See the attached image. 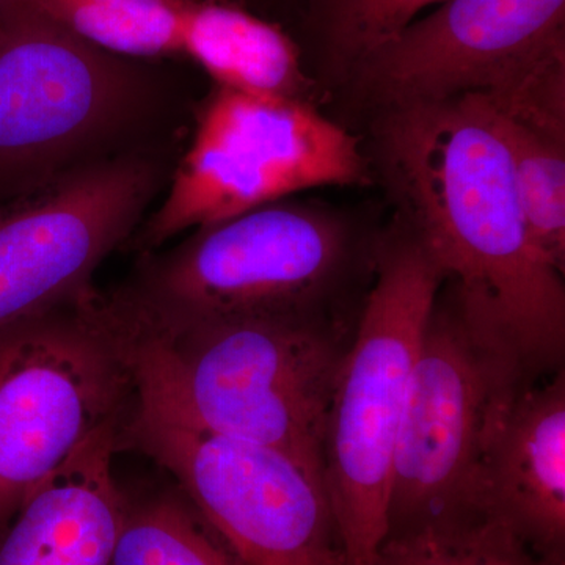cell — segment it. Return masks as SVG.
I'll list each match as a JSON object with an SVG mask.
<instances>
[{
  "label": "cell",
  "instance_id": "obj_1",
  "mask_svg": "<svg viewBox=\"0 0 565 565\" xmlns=\"http://www.w3.org/2000/svg\"><path fill=\"white\" fill-rule=\"evenodd\" d=\"M377 152L405 225L509 384L563 370L565 289L527 230L497 111L478 95L385 109Z\"/></svg>",
  "mask_w": 565,
  "mask_h": 565
},
{
  "label": "cell",
  "instance_id": "obj_16",
  "mask_svg": "<svg viewBox=\"0 0 565 565\" xmlns=\"http://www.w3.org/2000/svg\"><path fill=\"white\" fill-rule=\"evenodd\" d=\"M110 565H243L180 489L128 498Z\"/></svg>",
  "mask_w": 565,
  "mask_h": 565
},
{
  "label": "cell",
  "instance_id": "obj_10",
  "mask_svg": "<svg viewBox=\"0 0 565 565\" xmlns=\"http://www.w3.org/2000/svg\"><path fill=\"white\" fill-rule=\"evenodd\" d=\"M505 384L455 303L437 300L416 353L394 446L386 534L475 508L486 416L493 393Z\"/></svg>",
  "mask_w": 565,
  "mask_h": 565
},
{
  "label": "cell",
  "instance_id": "obj_2",
  "mask_svg": "<svg viewBox=\"0 0 565 565\" xmlns=\"http://www.w3.org/2000/svg\"><path fill=\"white\" fill-rule=\"evenodd\" d=\"M136 392L118 451L150 457L180 486L243 565H341L321 476L294 457L214 433L182 404L139 315L132 319Z\"/></svg>",
  "mask_w": 565,
  "mask_h": 565
},
{
  "label": "cell",
  "instance_id": "obj_8",
  "mask_svg": "<svg viewBox=\"0 0 565 565\" xmlns=\"http://www.w3.org/2000/svg\"><path fill=\"white\" fill-rule=\"evenodd\" d=\"M349 73L385 109L478 95L498 109L565 99V0H446Z\"/></svg>",
  "mask_w": 565,
  "mask_h": 565
},
{
  "label": "cell",
  "instance_id": "obj_4",
  "mask_svg": "<svg viewBox=\"0 0 565 565\" xmlns=\"http://www.w3.org/2000/svg\"><path fill=\"white\" fill-rule=\"evenodd\" d=\"M136 392L132 319L120 291L90 289L0 330V539L44 479Z\"/></svg>",
  "mask_w": 565,
  "mask_h": 565
},
{
  "label": "cell",
  "instance_id": "obj_17",
  "mask_svg": "<svg viewBox=\"0 0 565 565\" xmlns=\"http://www.w3.org/2000/svg\"><path fill=\"white\" fill-rule=\"evenodd\" d=\"M493 110L511 152L516 191L534 245L564 275L565 134L505 117L494 107Z\"/></svg>",
  "mask_w": 565,
  "mask_h": 565
},
{
  "label": "cell",
  "instance_id": "obj_7",
  "mask_svg": "<svg viewBox=\"0 0 565 565\" xmlns=\"http://www.w3.org/2000/svg\"><path fill=\"white\" fill-rule=\"evenodd\" d=\"M359 140L303 99L218 87L159 210L137 236L145 255L185 230L203 228L292 193L360 184Z\"/></svg>",
  "mask_w": 565,
  "mask_h": 565
},
{
  "label": "cell",
  "instance_id": "obj_5",
  "mask_svg": "<svg viewBox=\"0 0 565 565\" xmlns=\"http://www.w3.org/2000/svg\"><path fill=\"white\" fill-rule=\"evenodd\" d=\"M139 310L193 418L322 478L323 429L348 349L333 327L319 315L159 322Z\"/></svg>",
  "mask_w": 565,
  "mask_h": 565
},
{
  "label": "cell",
  "instance_id": "obj_18",
  "mask_svg": "<svg viewBox=\"0 0 565 565\" xmlns=\"http://www.w3.org/2000/svg\"><path fill=\"white\" fill-rule=\"evenodd\" d=\"M446 0H310V14L330 61L351 71L422 11Z\"/></svg>",
  "mask_w": 565,
  "mask_h": 565
},
{
  "label": "cell",
  "instance_id": "obj_14",
  "mask_svg": "<svg viewBox=\"0 0 565 565\" xmlns=\"http://www.w3.org/2000/svg\"><path fill=\"white\" fill-rule=\"evenodd\" d=\"M375 565H553L508 523L465 508L385 535Z\"/></svg>",
  "mask_w": 565,
  "mask_h": 565
},
{
  "label": "cell",
  "instance_id": "obj_9",
  "mask_svg": "<svg viewBox=\"0 0 565 565\" xmlns=\"http://www.w3.org/2000/svg\"><path fill=\"white\" fill-rule=\"evenodd\" d=\"M154 184L152 163L128 156L52 173L0 212V330L90 291Z\"/></svg>",
  "mask_w": 565,
  "mask_h": 565
},
{
  "label": "cell",
  "instance_id": "obj_15",
  "mask_svg": "<svg viewBox=\"0 0 565 565\" xmlns=\"http://www.w3.org/2000/svg\"><path fill=\"white\" fill-rule=\"evenodd\" d=\"M63 29L111 55L166 57L182 52L191 0H22Z\"/></svg>",
  "mask_w": 565,
  "mask_h": 565
},
{
  "label": "cell",
  "instance_id": "obj_11",
  "mask_svg": "<svg viewBox=\"0 0 565 565\" xmlns=\"http://www.w3.org/2000/svg\"><path fill=\"white\" fill-rule=\"evenodd\" d=\"M129 92L115 55L11 0L0 17V174H44L117 120Z\"/></svg>",
  "mask_w": 565,
  "mask_h": 565
},
{
  "label": "cell",
  "instance_id": "obj_3",
  "mask_svg": "<svg viewBox=\"0 0 565 565\" xmlns=\"http://www.w3.org/2000/svg\"><path fill=\"white\" fill-rule=\"evenodd\" d=\"M327 414L322 479L341 565H375L408 382L444 275L405 228L382 247Z\"/></svg>",
  "mask_w": 565,
  "mask_h": 565
},
{
  "label": "cell",
  "instance_id": "obj_13",
  "mask_svg": "<svg viewBox=\"0 0 565 565\" xmlns=\"http://www.w3.org/2000/svg\"><path fill=\"white\" fill-rule=\"evenodd\" d=\"M181 43L218 87L305 102L299 47L280 25L223 0H191Z\"/></svg>",
  "mask_w": 565,
  "mask_h": 565
},
{
  "label": "cell",
  "instance_id": "obj_19",
  "mask_svg": "<svg viewBox=\"0 0 565 565\" xmlns=\"http://www.w3.org/2000/svg\"><path fill=\"white\" fill-rule=\"evenodd\" d=\"M10 2L11 0H0V17H2L3 11H6Z\"/></svg>",
  "mask_w": 565,
  "mask_h": 565
},
{
  "label": "cell",
  "instance_id": "obj_6",
  "mask_svg": "<svg viewBox=\"0 0 565 565\" xmlns=\"http://www.w3.org/2000/svg\"><path fill=\"white\" fill-rule=\"evenodd\" d=\"M348 253V230L330 212L275 202L147 255L122 289L159 322L318 316Z\"/></svg>",
  "mask_w": 565,
  "mask_h": 565
},
{
  "label": "cell",
  "instance_id": "obj_12",
  "mask_svg": "<svg viewBox=\"0 0 565 565\" xmlns=\"http://www.w3.org/2000/svg\"><path fill=\"white\" fill-rule=\"evenodd\" d=\"M473 505L539 556L565 565V375L497 388L487 412Z\"/></svg>",
  "mask_w": 565,
  "mask_h": 565
}]
</instances>
